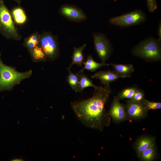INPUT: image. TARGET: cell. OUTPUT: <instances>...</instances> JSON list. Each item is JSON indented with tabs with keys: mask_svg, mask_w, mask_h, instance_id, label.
<instances>
[{
	"mask_svg": "<svg viewBox=\"0 0 161 161\" xmlns=\"http://www.w3.org/2000/svg\"><path fill=\"white\" fill-rule=\"evenodd\" d=\"M40 34L35 32L24 39L23 45L28 51L39 44Z\"/></svg>",
	"mask_w": 161,
	"mask_h": 161,
	"instance_id": "17",
	"label": "cell"
},
{
	"mask_svg": "<svg viewBox=\"0 0 161 161\" xmlns=\"http://www.w3.org/2000/svg\"><path fill=\"white\" fill-rule=\"evenodd\" d=\"M145 99V95L143 92L138 89L132 98L129 100L134 101L142 102Z\"/></svg>",
	"mask_w": 161,
	"mask_h": 161,
	"instance_id": "24",
	"label": "cell"
},
{
	"mask_svg": "<svg viewBox=\"0 0 161 161\" xmlns=\"http://www.w3.org/2000/svg\"><path fill=\"white\" fill-rule=\"evenodd\" d=\"M138 89L134 86L125 88L119 93L117 97L120 100L125 98L130 99Z\"/></svg>",
	"mask_w": 161,
	"mask_h": 161,
	"instance_id": "22",
	"label": "cell"
},
{
	"mask_svg": "<svg viewBox=\"0 0 161 161\" xmlns=\"http://www.w3.org/2000/svg\"><path fill=\"white\" fill-rule=\"evenodd\" d=\"M125 105L127 119L137 120L144 119L148 114L142 102L134 101L128 99Z\"/></svg>",
	"mask_w": 161,
	"mask_h": 161,
	"instance_id": "8",
	"label": "cell"
},
{
	"mask_svg": "<svg viewBox=\"0 0 161 161\" xmlns=\"http://www.w3.org/2000/svg\"><path fill=\"white\" fill-rule=\"evenodd\" d=\"M111 92L109 86H99L95 89L91 97L72 102L71 108L78 119L85 126L102 131L111 123V118L105 106Z\"/></svg>",
	"mask_w": 161,
	"mask_h": 161,
	"instance_id": "1",
	"label": "cell"
},
{
	"mask_svg": "<svg viewBox=\"0 0 161 161\" xmlns=\"http://www.w3.org/2000/svg\"><path fill=\"white\" fill-rule=\"evenodd\" d=\"M59 11L61 16L73 21L81 22L85 20L87 18L82 9L74 5H63L60 8Z\"/></svg>",
	"mask_w": 161,
	"mask_h": 161,
	"instance_id": "9",
	"label": "cell"
},
{
	"mask_svg": "<svg viewBox=\"0 0 161 161\" xmlns=\"http://www.w3.org/2000/svg\"><path fill=\"white\" fill-rule=\"evenodd\" d=\"M111 65L114 71L122 78L130 77V74L134 71L133 66L131 64H117L111 63Z\"/></svg>",
	"mask_w": 161,
	"mask_h": 161,
	"instance_id": "14",
	"label": "cell"
},
{
	"mask_svg": "<svg viewBox=\"0 0 161 161\" xmlns=\"http://www.w3.org/2000/svg\"><path fill=\"white\" fill-rule=\"evenodd\" d=\"M145 13L140 10H136L120 16L112 18L110 24L122 27H126L140 24L146 20Z\"/></svg>",
	"mask_w": 161,
	"mask_h": 161,
	"instance_id": "5",
	"label": "cell"
},
{
	"mask_svg": "<svg viewBox=\"0 0 161 161\" xmlns=\"http://www.w3.org/2000/svg\"><path fill=\"white\" fill-rule=\"evenodd\" d=\"M92 78L99 80L104 86H109V84L120 78H122L114 71H101L91 76Z\"/></svg>",
	"mask_w": 161,
	"mask_h": 161,
	"instance_id": "11",
	"label": "cell"
},
{
	"mask_svg": "<svg viewBox=\"0 0 161 161\" xmlns=\"http://www.w3.org/2000/svg\"><path fill=\"white\" fill-rule=\"evenodd\" d=\"M0 33L7 39L19 41L21 38L11 13L3 0H0Z\"/></svg>",
	"mask_w": 161,
	"mask_h": 161,
	"instance_id": "4",
	"label": "cell"
},
{
	"mask_svg": "<svg viewBox=\"0 0 161 161\" xmlns=\"http://www.w3.org/2000/svg\"><path fill=\"white\" fill-rule=\"evenodd\" d=\"M95 50L100 59L105 63L111 53L110 43L106 37L100 33L93 34Z\"/></svg>",
	"mask_w": 161,
	"mask_h": 161,
	"instance_id": "7",
	"label": "cell"
},
{
	"mask_svg": "<svg viewBox=\"0 0 161 161\" xmlns=\"http://www.w3.org/2000/svg\"><path fill=\"white\" fill-rule=\"evenodd\" d=\"M114 0L115 1H117V0Z\"/></svg>",
	"mask_w": 161,
	"mask_h": 161,
	"instance_id": "29",
	"label": "cell"
},
{
	"mask_svg": "<svg viewBox=\"0 0 161 161\" xmlns=\"http://www.w3.org/2000/svg\"><path fill=\"white\" fill-rule=\"evenodd\" d=\"M160 42L150 37L141 42L132 50L133 54L145 60L157 61L161 59Z\"/></svg>",
	"mask_w": 161,
	"mask_h": 161,
	"instance_id": "3",
	"label": "cell"
},
{
	"mask_svg": "<svg viewBox=\"0 0 161 161\" xmlns=\"http://www.w3.org/2000/svg\"><path fill=\"white\" fill-rule=\"evenodd\" d=\"M155 145H152L143 151L138 157L141 161H152L156 157Z\"/></svg>",
	"mask_w": 161,
	"mask_h": 161,
	"instance_id": "19",
	"label": "cell"
},
{
	"mask_svg": "<svg viewBox=\"0 0 161 161\" xmlns=\"http://www.w3.org/2000/svg\"><path fill=\"white\" fill-rule=\"evenodd\" d=\"M1 56L0 52V92L10 91L22 80L31 76V70L24 72H18L13 67L4 64Z\"/></svg>",
	"mask_w": 161,
	"mask_h": 161,
	"instance_id": "2",
	"label": "cell"
},
{
	"mask_svg": "<svg viewBox=\"0 0 161 161\" xmlns=\"http://www.w3.org/2000/svg\"><path fill=\"white\" fill-rule=\"evenodd\" d=\"M11 13L14 21L17 24H22L26 21L27 17L22 8L20 7H15L13 9Z\"/></svg>",
	"mask_w": 161,
	"mask_h": 161,
	"instance_id": "18",
	"label": "cell"
},
{
	"mask_svg": "<svg viewBox=\"0 0 161 161\" xmlns=\"http://www.w3.org/2000/svg\"><path fill=\"white\" fill-rule=\"evenodd\" d=\"M39 45L42 49L47 60L53 61L59 54V49L56 38L50 32H45L40 34Z\"/></svg>",
	"mask_w": 161,
	"mask_h": 161,
	"instance_id": "6",
	"label": "cell"
},
{
	"mask_svg": "<svg viewBox=\"0 0 161 161\" xmlns=\"http://www.w3.org/2000/svg\"><path fill=\"white\" fill-rule=\"evenodd\" d=\"M155 144V138L154 137L147 135L140 137L136 141L134 146L138 157L143 151Z\"/></svg>",
	"mask_w": 161,
	"mask_h": 161,
	"instance_id": "12",
	"label": "cell"
},
{
	"mask_svg": "<svg viewBox=\"0 0 161 161\" xmlns=\"http://www.w3.org/2000/svg\"><path fill=\"white\" fill-rule=\"evenodd\" d=\"M22 160H21V159H15L13 160V161H21Z\"/></svg>",
	"mask_w": 161,
	"mask_h": 161,
	"instance_id": "28",
	"label": "cell"
},
{
	"mask_svg": "<svg viewBox=\"0 0 161 161\" xmlns=\"http://www.w3.org/2000/svg\"><path fill=\"white\" fill-rule=\"evenodd\" d=\"M69 75L67 77V81L72 89L75 92H78L79 75L78 73H72L70 69L67 68Z\"/></svg>",
	"mask_w": 161,
	"mask_h": 161,
	"instance_id": "20",
	"label": "cell"
},
{
	"mask_svg": "<svg viewBox=\"0 0 161 161\" xmlns=\"http://www.w3.org/2000/svg\"><path fill=\"white\" fill-rule=\"evenodd\" d=\"M28 52L33 62H45L47 60L46 55L39 45L28 51Z\"/></svg>",
	"mask_w": 161,
	"mask_h": 161,
	"instance_id": "16",
	"label": "cell"
},
{
	"mask_svg": "<svg viewBox=\"0 0 161 161\" xmlns=\"http://www.w3.org/2000/svg\"><path fill=\"white\" fill-rule=\"evenodd\" d=\"M83 67L80 70L78 73H83V71L87 70L91 72H94L97 69L104 66H109L110 64L102 62L99 63L94 61L91 55L89 56L85 61L83 62Z\"/></svg>",
	"mask_w": 161,
	"mask_h": 161,
	"instance_id": "13",
	"label": "cell"
},
{
	"mask_svg": "<svg viewBox=\"0 0 161 161\" xmlns=\"http://www.w3.org/2000/svg\"><path fill=\"white\" fill-rule=\"evenodd\" d=\"M86 45V44H84L80 47H74L72 56V62L68 68L70 69L72 66L74 64L82 66L84 60L83 51Z\"/></svg>",
	"mask_w": 161,
	"mask_h": 161,
	"instance_id": "15",
	"label": "cell"
},
{
	"mask_svg": "<svg viewBox=\"0 0 161 161\" xmlns=\"http://www.w3.org/2000/svg\"><path fill=\"white\" fill-rule=\"evenodd\" d=\"M161 24L160 23V24L159 25V27L158 28V34L159 36V38L158 40L160 41H161Z\"/></svg>",
	"mask_w": 161,
	"mask_h": 161,
	"instance_id": "26",
	"label": "cell"
},
{
	"mask_svg": "<svg viewBox=\"0 0 161 161\" xmlns=\"http://www.w3.org/2000/svg\"><path fill=\"white\" fill-rule=\"evenodd\" d=\"M119 100L117 96H114L108 112L109 115L116 123L127 120L125 105L120 103Z\"/></svg>",
	"mask_w": 161,
	"mask_h": 161,
	"instance_id": "10",
	"label": "cell"
},
{
	"mask_svg": "<svg viewBox=\"0 0 161 161\" xmlns=\"http://www.w3.org/2000/svg\"><path fill=\"white\" fill-rule=\"evenodd\" d=\"M79 75L80 80L79 81L78 92L82 93L83 90L85 88L89 87H93L95 89L98 88L99 86L95 85L92 80L89 79L83 73H80Z\"/></svg>",
	"mask_w": 161,
	"mask_h": 161,
	"instance_id": "21",
	"label": "cell"
},
{
	"mask_svg": "<svg viewBox=\"0 0 161 161\" xmlns=\"http://www.w3.org/2000/svg\"><path fill=\"white\" fill-rule=\"evenodd\" d=\"M142 102L145 109L148 111L149 110H156L161 109V103L148 100L145 99L143 100Z\"/></svg>",
	"mask_w": 161,
	"mask_h": 161,
	"instance_id": "23",
	"label": "cell"
},
{
	"mask_svg": "<svg viewBox=\"0 0 161 161\" xmlns=\"http://www.w3.org/2000/svg\"><path fill=\"white\" fill-rule=\"evenodd\" d=\"M14 0L18 3L19 5L20 3L21 2V1H22V0Z\"/></svg>",
	"mask_w": 161,
	"mask_h": 161,
	"instance_id": "27",
	"label": "cell"
},
{
	"mask_svg": "<svg viewBox=\"0 0 161 161\" xmlns=\"http://www.w3.org/2000/svg\"><path fill=\"white\" fill-rule=\"evenodd\" d=\"M147 5L149 11L154 12L157 8V5L156 0H147Z\"/></svg>",
	"mask_w": 161,
	"mask_h": 161,
	"instance_id": "25",
	"label": "cell"
}]
</instances>
